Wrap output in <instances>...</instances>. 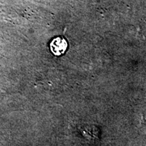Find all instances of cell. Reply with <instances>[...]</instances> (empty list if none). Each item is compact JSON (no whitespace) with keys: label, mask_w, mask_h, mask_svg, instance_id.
Wrapping results in <instances>:
<instances>
[{"label":"cell","mask_w":146,"mask_h":146,"mask_svg":"<svg viewBox=\"0 0 146 146\" xmlns=\"http://www.w3.org/2000/svg\"><path fill=\"white\" fill-rule=\"evenodd\" d=\"M68 43L63 37H56L53 39L50 43V50L56 56H61L66 50Z\"/></svg>","instance_id":"6da1fadb"}]
</instances>
